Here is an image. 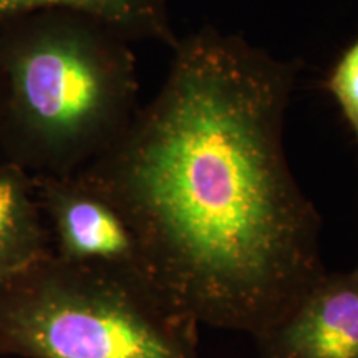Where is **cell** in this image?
Returning a JSON list of instances; mask_svg holds the SVG:
<instances>
[{"label": "cell", "instance_id": "obj_8", "mask_svg": "<svg viewBox=\"0 0 358 358\" xmlns=\"http://www.w3.org/2000/svg\"><path fill=\"white\" fill-rule=\"evenodd\" d=\"M325 90L342 111L358 146V37L334 64L325 80Z\"/></svg>", "mask_w": 358, "mask_h": 358}, {"label": "cell", "instance_id": "obj_3", "mask_svg": "<svg viewBox=\"0 0 358 358\" xmlns=\"http://www.w3.org/2000/svg\"><path fill=\"white\" fill-rule=\"evenodd\" d=\"M0 357L201 358L199 324L145 277L52 252L0 284Z\"/></svg>", "mask_w": 358, "mask_h": 358}, {"label": "cell", "instance_id": "obj_5", "mask_svg": "<svg viewBox=\"0 0 358 358\" xmlns=\"http://www.w3.org/2000/svg\"><path fill=\"white\" fill-rule=\"evenodd\" d=\"M259 358H358V274H327L254 337Z\"/></svg>", "mask_w": 358, "mask_h": 358}, {"label": "cell", "instance_id": "obj_6", "mask_svg": "<svg viewBox=\"0 0 358 358\" xmlns=\"http://www.w3.org/2000/svg\"><path fill=\"white\" fill-rule=\"evenodd\" d=\"M52 243L34 176L17 164H0V284L40 259Z\"/></svg>", "mask_w": 358, "mask_h": 358}, {"label": "cell", "instance_id": "obj_1", "mask_svg": "<svg viewBox=\"0 0 358 358\" xmlns=\"http://www.w3.org/2000/svg\"><path fill=\"white\" fill-rule=\"evenodd\" d=\"M301 65L206 25L159 92L77 176L136 236L151 279L199 325L257 337L327 274L322 217L284 124Z\"/></svg>", "mask_w": 358, "mask_h": 358}, {"label": "cell", "instance_id": "obj_4", "mask_svg": "<svg viewBox=\"0 0 358 358\" xmlns=\"http://www.w3.org/2000/svg\"><path fill=\"white\" fill-rule=\"evenodd\" d=\"M34 181L53 256L153 282L131 226L106 196L77 174L34 176Z\"/></svg>", "mask_w": 358, "mask_h": 358}, {"label": "cell", "instance_id": "obj_9", "mask_svg": "<svg viewBox=\"0 0 358 358\" xmlns=\"http://www.w3.org/2000/svg\"><path fill=\"white\" fill-rule=\"evenodd\" d=\"M355 271H357V274H358V266H357V267H355Z\"/></svg>", "mask_w": 358, "mask_h": 358}, {"label": "cell", "instance_id": "obj_2", "mask_svg": "<svg viewBox=\"0 0 358 358\" xmlns=\"http://www.w3.org/2000/svg\"><path fill=\"white\" fill-rule=\"evenodd\" d=\"M129 40L77 10L50 8L0 29V153L32 176H75L140 110Z\"/></svg>", "mask_w": 358, "mask_h": 358}, {"label": "cell", "instance_id": "obj_7", "mask_svg": "<svg viewBox=\"0 0 358 358\" xmlns=\"http://www.w3.org/2000/svg\"><path fill=\"white\" fill-rule=\"evenodd\" d=\"M66 8L105 22L129 42L178 43L168 0H0V29L30 13Z\"/></svg>", "mask_w": 358, "mask_h": 358}]
</instances>
